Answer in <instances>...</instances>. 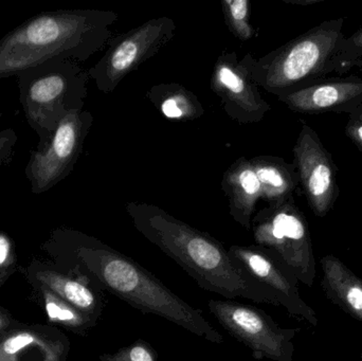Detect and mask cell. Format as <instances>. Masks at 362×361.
Instances as JSON below:
<instances>
[{"instance_id":"6da1fadb","label":"cell","mask_w":362,"mask_h":361,"mask_svg":"<svg viewBox=\"0 0 362 361\" xmlns=\"http://www.w3.org/2000/svg\"><path fill=\"white\" fill-rule=\"evenodd\" d=\"M59 235L69 245L78 273L90 279L103 292L118 297L141 313L165 318L210 343H223V337L200 309L187 304L134 259L78 231H62Z\"/></svg>"},{"instance_id":"7a4b0ae2","label":"cell","mask_w":362,"mask_h":361,"mask_svg":"<svg viewBox=\"0 0 362 361\" xmlns=\"http://www.w3.org/2000/svg\"><path fill=\"white\" fill-rule=\"evenodd\" d=\"M125 210L136 230L175 261L202 290L228 300L242 298L276 307L272 294L253 281L212 235L152 203L129 201Z\"/></svg>"},{"instance_id":"3957f363","label":"cell","mask_w":362,"mask_h":361,"mask_svg":"<svg viewBox=\"0 0 362 361\" xmlns=\"http://www.w3.org/2000/svg\"><path fill=\"white\" fill-rule=\"evenodd\" d=\"M119 15L98 8L49 11L0 38V78L55 59L86 61L112 40Z\"/></svg>"},{"instance_id":"277c9868","label":"cell","mask_w":362,"mask_h":361,"mask_svg":"<svg viewBox=\"0 0 362 361\" xmlns=\"http://www.w3.org/2000/svg\"><path fill=\"white\" fill-rule=\"evenodd\" d=\"M344 23V17L323 21L265 57L255 59L248 52L240 61L257 87L280 97L337 73Z\"/></svg>"},{"instance_id":"5b68a950","label":"cell","mask_w":362,"mask_h":361,"mask_svg":"<svg viewBox=\"0 0 362 361\" xmlns=\"http://www.w3.org/2000/svg\"><path fill=\"white\" fill-rule=\"evenodd\" d=\"M88 72L78 61L55 59L17 76L19 101L37 148L46 146L70 112L83 110L88 95Z\"/></svg>"},{"instance_id":"8992f818","label":"cell","mask_w":362,"mask_h":361,"mask_svg":"<svg viewBox=\"0 0 362 361\" xmlns=\"http://www.w3.org/2000/svg\"><path fill=\"white\" fill-rule=\"evenodd\" d=\"M251 231L255 245L274 252L301 283L314 285L317 269L312 237L293 196L255 212Z\"/></svg>"},{"instance_id":"52a82bcc","label":"cell","mask_w":362,"mask_h":361,"mask_svg":"<svg viewBox=\"0 0 362 361\" xmlns=\"http://www.w3.org/2000/svg\"><path fill=\"white\" fill-rule=\"evenodd\" d=\"M171 17H155L110 40L103 57L87 70L98 90L112 93L131 72L160 52L175 35Z\"/></svg>"},{"instance_id":"ba28073f","label":"cell","mask_w":362,"mask_h":361,"mask_svg":"<svg viewBox=\"0 0 362 361\" xmlns=\"http://www.w3.org/2000/svg\"><path fill=\"white\" fill-rule=\"evenodd\" d=\"M210 313L223 330L248 348L255 360L293 361L300 329H283L257 307L235 300H210Z\"/></svg>"},{"instance_id":"9c48e42d","label":"cell","mask_w":362,"mask_h":361,"mask_svg":"<svg viewBox=\"0 0 362 361\" xmlns=\"http://www.w3.org/2000/svg\"><path fill=\"white\" fill-rule=\"evenodd\" d=\"M93 123L90 112H70L59 123L48 143L32 150L25 175L33 194L48 192L74 171Z\"/></svg>"},{"instance_id":"30bf717a","label":"cell","mask_w":362,"mask_h":361,"mask_svg":"<svg viewBox=\"0 0 362 361\" xmlns=\"http://www.w3.org/2000/svg\"><path fill=\"white\" fill-rule=\"evenodd\" d=\"M228 250L243 271L272 294L276 307L312 326H318L316 312L300 296L299 280L274 252L257 245H233Z\"/></svg>"},{"instance_id":"8fae6325","label":"cell","mask_w":362,"mask_h":361,"mask_svg":"<svg viewBox=\"0 0 362 361\" xmlns=\"http://www.w3.org/2000/svg\"><path fill=\"white\" fill-rule=\"evenodd\" d=\"M293 152V165L308 206L317 218H325L333 210L340 194L333 156L316 131L306 123H302Z\"/></svg>"},{"instance_id":"7c38bea8","label":"cell","mask_w":362,"mask_h":361,"mask_svg":"<svg viewBox=\"0 0 362 361\" xmlns=\"http://www.w3.org/2000/svg\"><path fill=\"white\" fill-rule=\"evenodd\" d=\"M210 87L221 100L223 112L240 124L261 122L272 110L235 51H223L217 57Z\"/></svg>"},{"instance_id":"4fadbf2b","label":"cell","mask_w":362,"mask_h":361,"mask_svg":"<svg viewBox=\"0 0 362 361\" xmlns=\"http://www.w3.org/2000/svg\"><path fill=\"white\" fill-rule=\"evenodd\" d=\"M293 112L351 114L362 104V76H338L319 78L278 97Z\"/></svg>"},{"instance_id":"5bb4252c","label":"cell","mask_w":362,"mask_h":361,"mask_svg":"<svg viewBox=\"0 0 362 361\" xmlns=\"http://www.w3.org/2000/svg\"><path fill=\"white\" fill-rule=\"evenodd\" d=\"M70 343L53 328H25L0 338V361H66Z\"/></svg>"},{"instance_id":"9a60e30c","label":"cell","mask_w":362,"mask_h":361,"mask_svg":"<svg viewBox=\"0 0 362 361\" xmlns=\"http://www.w3.org/2000/svg\"><path fill=\"white\" fill-rule=\"evenodd\" d=\"M221 189L229 201L230 216L247 231L262 199L261 184L250 159L240 157L223 174Z\"/></svg>"},{"instance_id":"2e32d148","label":"cell","mask_w":362,"mask_h":361,"mask_svg":"<svg viewBox=\"0 0 362 361\" xmlns=\"http://www.w3.org/2000/svg\"><path fill=\"white\" fill-rule=\"evenodd\" d=\"M321 288L333 304L362 322V280L334 254L320 259Z\"/></svg>"},{"instance_id":"e0dca14e","label":"cell","mask_w":362,"mask_h":361,"mask_svg":"<svg viewBox=\"0 0 362 361\" xmlns=\"http://www.w3.org/2000/svg\"><path fill=\"white\" fill-rule=\"evenodd\" d=\"M78 275L74 278L47 271L37 278L53 294L98 322L105 309L104 292L88 278Z\"/></svg>"},{"instance_id":"ac0fdd59","label":"cell","mask_w":362,"mask_h":361,"mask_svg":"<svg viewBox=\"0 0 362 361\" xmlns=\"http://www.w3.org/2000/svg\"><path fill=\"white\" fill-rule=\"evenodd\" d=\"M250 161L261 184L262 199L268 205L293 196V192L300 186L293 163L276 156L255 157Z\"/></svg>"},{"instance_id":"d6986e66","label":"cell","mask_w":362,"mask_h":361,"mask_svg":"<svg viewBox=\"0 0 362 361\" xmlns=\"http://www.w3.org/2000/svg\"><path fill=\"white\" fill-rule=\"evenodd\" d=\"M146 97L168 120L187 122L197 120L204 114L199 99L176 83L154 85L146 93Z\"/></svg>"},{"instance_id":"ffe728a7","label":"cell","mask_w":362,"mask_h":361,"mask_svg":"<svg viewBox=\"0 0 362 361\" xmlns=\"http://www.w3.org/2000/svg\"><path fill=\"white\" fill-rule=\"evenodd\" d=\"M44 292H46L45 300L47 313L52 321L59 322L65 328L80 335L86 334L90 329L97 326V322L53 294L48 288L44 290Z\"/></svg>"},{"instance_id":"44dd1931","label":"cell","mask_w":362,"mask_h":361,"mask_svg":"<svg viewBox=\"0 0 362 361\" xmlns=\"http://www.w3.org/2000/svg\"><path fill=\"white\" fill-rule=\"evenodd\" d=\"M221 6L229 31L243 42L251 40L255 36V30L250 23V1L223 0Z\"/></svg>"},{"instance_id":"7402d4cb","label":"cell","mask_w":362,"mask_h":361,"mask_svg":"<svg viewBox=\"0 0 362 361\" xmlns=\"http://www.w3.org/2000/svg\"><path fill=\"white\" fill-rule=\"evenodd\" d=\"M100 361H158L157 352L146 341L139 339L115 353L102 354Z\"/></svg>"},{"instance_id":"603a6c76","label":"cell","mask_w":362,"mask_h":361,"mask_svg":"<svg viewBox=\"0 0 362 361\" xmlns=\"http://www.w3.org/2000/svg\"><path fill=\"white\" fill-rule=\"evenodd\" d=\"M362 57V25L352 35L346 36V40L342 42L340 48L339 57V70L346 64L352 63L356 59Z\"/></svg>"},{"instance_id":"cb8c5ba5","label":"cell","mask_w":362,"mask_h":361,"mask_svg":"<svg viewBox=\"0 0 362 361\" xmlns=\"http://www.w3.org/2000/svg\"><path fill=\"white\" fill-rule=\"evenodd\" d=\"M17 140L18 137L14 129H6L0 131V167L10 162Z\"/></svg>"},{"instance_id":"d4e9b609","label":"cell","mask_w":362,"mask_h":361,"mask_svg":"<svg viewBox=\"0 0 362 361\" xmlns=\"http://www.w3.org/2000/svg\"><path fill=\"white\" fill-rule=\"evenodd\" d=\"M346 135L349 139L362 152V116L353 112L349 114V121L346 125Z\"/></svg>"},{"instance_id":"484cf974","label":"cell","mask_w":362,"mask_h":361,"mask_svg":"<svg viewBox=\"0 0 362 361\" xmlns=\"http://www.w3.org/2000/svg\"><path fill=\"white\" fill-rule=\"evenodd\" d=\"M11 251V242L8 237L0 232V265L8 260Z\"/></svg>"},{"instance_id":"4316f807","label":"cell","mask_w":362,"mask_h":361,"mask_svg":"<svg viewBox=\"0 0 362 361\" xmlns=\"http://www.w3.org/2000/svg\"><path fill=\"white\" fill-rule=\"evenodd\" d=\"M352 69L361 70L362 71V57L361 59H356V61H352V63L346 64L338 72V76H344L346 72L350 71Z\"/></svg>"},{"instance_id":"83f0119b","label":"cell","mask_w":362,"mask_h":361,"mask_svg":"<svg viewBox=\"0 0 362 361\" xmlns=\"http://www.w3.org/2000/svg\"><path fill=\"white\" fill-rule=\"evenodd\" d=\"M285 4H295V6H314V4H320L325 0H283Z\"/></svg>"},{"instance_id":"f1b7e54d","label":"cell","mask_w":362,"mask_h":361,"mask_svg":"<svg viewBox=\"0 0 362 361\" xmlns=\"http://www.w3.org/2000/svg\"><path fill=\"white\" fill-rule=\"evenodd\" d=\"M8 326V318L0 315V332Z\"/></svg>"},{"instance_id":"f546056e","label":"cell","mask_w":362,"mask_h":361,"mask_svg":"<svg viewBox=\"0 0 362 361\" xmlns=\"http://www.w3.org/2000/svg\"><path fill=\"white\" fill-rule=\"evenodd\" d=\"M355 112H357V114H361V116H362V104L361 106H359L358 108H357L356 110H355Z\"/></svg>"},{"instance_id":"4dcf8cb0","label":"cell","mask_w":362,"mask_h":361,"mask_svg":"<svg viewBox=\"0 0 362 361\" xmlns=\"http://www.w3.org/2000/svg\"><path fill=\"white\" fill-rule=\"evenodd\" d=\"M361 361H362V353H361Z\"/></svg>"}]
</instances>
